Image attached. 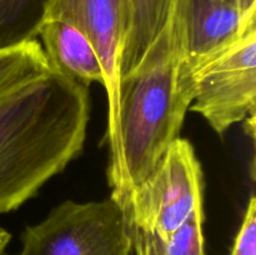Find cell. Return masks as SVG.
<instances>
[{
	"label": "cell",
	"instance_id": "obj_12",
	"mask_svg": "<svg viewBox=\"0 0 256 255\" xmlns=\"http://www.w3.org/2000/svg\"><path fill=\"white\" fill-rule=\"evenodd\" d=\"M50 70L52 64L36 39L0 50V95L36 79Z\"/></svg>",
	"mask_w": 256,
	"mask_h": 255
},
{
	"label": "cell",
	"instance_id": "obj_1",
	"mask_svg": "<svg viewBox=\"0 0 256 255\" xmlns=\"http://www.w3.org/2000/svg\"><path fill=\"white\" fill-rule=\"evenodd\" d=\"M89 90L56 68L0 95V214L18 209L82 152Z\"/></svg>",
	"mask_w": 256,
	"mask_h": 255
},
{
	"label": "cell",
	"instance_id": "obj_11",
	"mask_svg": "<svg viewBox=\"0 0 256 255\" xmlns=\"http://www.w3.org/2000/svg\"><path fill=\"white\" fill-rule=\"evenodd\" d=\"M52 0H0V50L36 39Z\"/></svg>",
	"mask_w": 256,
	"mask_h": 255
},
{
	"label": "cell",
	"instance_id": "obj_6",
	"mask_svg": "<svg viewBox=\"0 0 256 255\" xmlns=\"http://www.w3.org/2000/svg\"><path fill=\"white\" fill-rule=\"evenodd\" d=\"M45 20L74 25L90 40L99 56L108 98L105 142L112 162L119 142L120 60L128 28V0H52Z\"/></svg>",
	"mask_w": 256,
	"mask_h": 255
},
{
	"label": "cell",
	"instance_id": "obj_10",
	"mask_svg": "<svg viewBox=\"0 0 256 255\" xmlns=\"http://www.w3.org/2000/svg\"><path fill=\"white\" fill-rule=\"evenodd\" d=\"M204 208L196 210L168 239L130 225L132 252L136 255H205Z\"/></svg>",
	"mask_w": 256,
	"mask_h": 255
},
{
	"label": "cell",
	"instance_id": "obj_2",
	"mask_svg": "<svg viewBox=\"0 0 256 255\" xmlns=\"http://www.w3.org/2000/svg\"><path fill=\"white\" fill-rule=\"evenodd\" d=\"M179 35L172 14L139 64L120 80L119 142L109 162L112 195L122 206L179 138L192 102L178 82Z\"/></svg>",
	"mask_w": 256,
	"mask_h": 255
},
{
	"label": "cell",
	"instance_id": "obj_4",
	"mask_svg": "<svg viewBox=\"0 0 256 255\" xmlns=\"http://www.w3.org/2000/svg\"><path fill=\"white\" fill-rule=\"evenodd\" d=\"M256 20L232 44L195 66L180 82L189 110L222 135L234 124L255 118Z\"/></svg>",
	"mask_w": 256,
	"mask_h": 255
},
{
	"label": "cell",
	"instance_id": "obj_7",
	"mask_svg": "<svg viewBox=\"0 0 256 255\" xmlns=\"http://www.w3.org/2000/svg\"><path fill=\"white\" fill-rule=\"evenodd\" d=\"M172 20L179 35L180 84L195 66L232 44L256 20V10L244 14L222 0H176Z\"/></svg>",
	"mask_w": 256,
	"mask_h": 255
},
{
	"label": "cell",
	"instance_id": "obj_8",
	"mask_svg": "<svg viewBox=\"0 0 256 255\" xmlns=\"http://www.w3.org/2000/svg\"><path fill=\"white\" fill-rule=\"evenodd\" d=\"M42 49L52 66L89 86L104 84L99 56L82 32L62 20H45L39 30Z\"/></svg>",
	"mask_w": 256,
	"mask_h": 255
},
{
	"label": "cell",
	"instance_id": "obj_3",
	"mask_svg": "<svg viewBox=\"0 0 256 255\" xmlns=\"http://www.w3.org/2000/svg\"><path fill=\"white\" fill-rule=\"evenodd\" d=\"M132 240L124 208L114 199L66 200L44 220L28 225L14 255H130Z\"/></svg>",
	"mask_w": 256,
	"mask_h": 255
},
{
	"label": "cell",
	"instance_id": "obj_14",
	"mask_svg": "<svg viewBox=\"0 0 256 255\" xmlns=\"http://www.w3.org/2000/svg\"><path fill=\"white\" fill-rule=\"evenodd\" d=\"M222 2L232 5V6L239 9L244 14H248V12H255L256 10V0H222Z\"/></svg>",
	"mask_w": 256,
	"mask_h": 255
},
{
	"label": "cell",
	"instance_id": "obj_13",
	"mask_svg": "<svg viewBox=\"0 0 256 255\" xmlns=\"http://www.w3.org/2000/svg\"><path fill=\"white\" fill-rule=\"evenodd\" d=\"M230 255H256V200L252 195Z\"/></svg>",
	"mask_w": 256,
	"mask_h": 255
},
{
	"label": "cell",
	"instance_id": "obj_15",
	"mask_svg": "<svg viewBox=\"0 0 256 255\" xmlns=\"http://www.w3.org/2000/svg\"><path fill=\"white\" fill-rule=\"evenodd\" d=\"M10 239H12V235H10L6 230L0 228V255L4 252L5 248H6L8 244H9Z\"/></svg>",
	"mask_w": 256,
	"mask_h": 255
},
{
	"label": "cell",
	"instance_id": "obj_9",
	"mask_svg": "<svg viewBox=\"0 0 256 255\" xmlns=\"http://www.w3.org/2000/svg\"><path fill=\"white\" fill-rule=\"evenodd\" d=\"M175 4L176 0H128V28L120 60L122 76L139 64L168 24Z\"/></svg>",
	"mask_w": 256,
	"mask_h": 255
},
{
	"label": "cell",
	"instance_id": "obj_5",
	"mask_svg": "<svg viewBox=\"0 0 256 255\" xmlns=\"http://www.w3.org/2000/svg\"><path fill=\"white\" fill-rule=\"evenodd\" d=\"M204 178L194 146L178 138L145 182L122 204L132 226L162 239L174 234L202 208Z\"/></svg>",
	"mask_w": 256,
	"mask_h": 255
}]
</instances>
